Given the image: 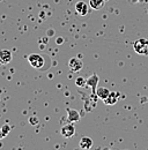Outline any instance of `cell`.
<instances>
[{
  "label": "cell",
  "instance_id": "cell-1",
  "mask_svg": "<svg viewBox=\"0 0 148 150\" xmlns=\"http://www.w3.org/2000/svg\"><path fill=\"white\" fill-rule=\"evenodd\" d=\"M133 50L140 56H148V40L145 38L137 39L133 43Z\"/></svg>",
  "mask_w": 148,
  "mask_h": 150
},
{
  "label": "cell",
  "instance_id": "cell-2",
  "mask_svg": "<svg viewBox=\"0 0 148 150\" xmlns=\"http://www.w3.org/2000/svg\"><path fill=\"white\" fill-rule=\"evenodd\" d=\"M28 61L35 69H42L44 66V57L38 53H31L28 56Z\"/></svg>",
  "mask_w": 148,
  "mask_h": 150
},
{
  "label": "cell",
  "instance_id": "cell-3",
  "mask_svg": "<svg viewBox=\"0 0 148 150\" xmlns=\"http://www.w3.org/2000/svg\"><path fill=\"white\" fill-rule=\"evenodd\" d=\"M68 68H70V71L72 73H78V72H80L83 68V62H82L81 59H79L76 57H73L68 61Z\"/></svg>",
  "mask_w": 148,
  "mask_h": 150
},
{
  "label": "cell",
  "instance_id": "cell-4",
  "mask_svg": "<svg viewBox=\"0 0 148 150\" xmlns=\"http://www.w3.org/2000/svg\"><path fill=\"white\" fill-rule=\"evenodd\" d=\"M60 134L65 137V139H71L75 135V127L72 122H68L66 125H64L60 129Z\"/></svg>",
  "mask_w": 148,
  "mask_h": 150
},
{
  "label": "cell",
  "instance_id": "cell-5",
  "mask_svg": "<svg viewBox=\"0 0 148 150\" xmlns=\"http://www.w3.org/2000/svg\"><path fill=\"white\" fill-rule=\"evenodd\" d=\"M75 12L80 15V16H86L89 12V7L85 1H78L75 4Z\"/></svg>",
  "mask_w": 148,
  "mask_h": 150
},
{
  "label": "cell",
  "instance_id": "cell-6",
  "mask_svg": "<svg viewBox=\"0 0 148 150\" xmlns=\"http://www.w3.org/2000/svg\"><path fill=\"white\" fill-rule=\"evenodd\" d=\"M98 82H100V77L96 74H92V76H89V79L87 80V87L92 88V94H96V89L98 87Z\"/></svg>",
  "mask_w": 148,
  "mask_h": 150
},
{
  "label": "cell",
  "instance_id": "cell-7",
  "mask_svg": "<svg viewBox=\"0 0 148 150\" xmlns=\"http://www.w3.org/2000/svg\"><path fill=\"white\" fill-rule=\"evenodd\" d=\"M66 112H67V121L68 122H78L80 121V113L78 112L76 110L74 109H66Z\"/></svg>",
  "mask_w": 148,
  "mask_h": 150
},
{
  "label": "cell",
  "instance_id": "cell-8",
  "mask_svg": "<svg viewBox=\"0 0 148 150\" xmlns=\"http://www.w3.org/2000/svg\"><path fill=\"white\" fill-rule=\"evenodd\" d=\"M13 56H12V52L9 50H1L0 51V64L2 65H7L12 61Z\"/></svg>",
  "mask_w": 148,
  "mask_h": 150
},
{
  "label": "cell",
  "instance_id": "cell-9",
  "mask_svg": "<svg viewBox=\"0 0 148 150\" xmlns=\"http://www.w3.org/2000/svg\"><path fill=\"white\" fill-rule=\"evenodd\" d=\"M79 147L83 150H89L92 147V140L89 136H83L79 142Z\"/></svg>",
  "mask_w": 148,
  "mask_h": 150
},
{
  "label": "cell",
  "instance_id": "cell-10",
  "mask_svg": "<svg viewBox=\"0 0 148 150\" xmlns=\"http://www.w3.org/2000/svg\"><path fill=\"white\" fill-rule=\"evenodd\" d=\"M118 98H119V94L118 93H113V91H110L109 96L103 100L107 105H115L117 102H118Z\"/></svg>",
  "mask_w": 148,
  "mask_h": 150
},
{
  "label": "cell",
  "instance_id": "cell-11",
  "mask_svg": "<svg viewBox=\"0 0 148 150\" xmlns=\"http://www.w3.org/2000/svg\"><path fill=\"white\" fill-rule=\"evenodd\" d=\"M110 94V90L108 89V88H104V87H97V89H96V95H97V97L100 98V99H102V100H104Z\"/></svg>",
  "mask_w": 148,
  "mask_h": 150
},
{
  "label": "cell",
  "instance_id": "cell-12",
  "mask_svg": "<svg viewBox=\"0 0 148 150\" xmlns=\"http://www.w3.org/2000/svg\"><path fill=\"white\" fill-rule=\"evenodd\" d=\"M105 5V0H89V6L90 8L95 11H100L104 7Z\"/></svg>",
  "mask_w": 148,
  "mask_h": 150
},
{
  "label": "cell",
  "instance_id": "cell-13",
  "mask_svg": "<svg viewBox=\"0 0 148 150\" xmlns=\"http://www.w3.org/2000/svg\"><path fill=\"white\" fill-rule=\"evenodd\" d=\"M75 86L79 87V88H85V87H87V80L82 76H79L75 80Z\"/></svg>",
  "mask_w": 148,
  "mask_h": 150
},
{
  "label": "cell",
  "instance_id": "cell-14",
  "mask_svg": "<svg viewBox=\"0 0 148 150\" xmlns=\"http://www.w3.org/2000/svg\"><path fill=\"white\" fill-rule=\"evenodd\" d=\"M0 129H1L2 133H4V135H5V136H7V135L9 134V132H11V126H9L8 124H5Z\"/></svg>",
  "mask_w": 148,
  "mask_h": 150
},
{
  "label": "cell",
  "instance_id": "cell-15",
  "mask_svg": "<svg viewBox=\"0 0 148 150\" xmlns=\"http://www.w3.org/2000/svg\"><path fill=\"white\" fill-rule=\"evenodd\" d=\"M4 137H5V135H4V133H2L1 129H0V140H1V139H4Z\"/></svg>",
  "mask_w": 148,
  "mask_h": 150
}]
</instances>
